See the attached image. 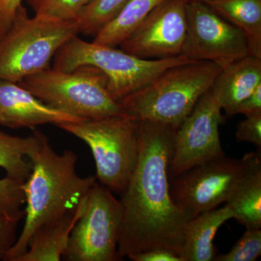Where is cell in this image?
<instances>
[{
  "instance_id": "cell-1",
  "label": "cell",
  "mask_w": 261,
  "mask_h": 261,
  "mask_svg": "<svg viewBox=\"0 0 261 261\" xmlns=\"http://www.w3.org/2000/svg\"><path fill=\"white\" fill-rule=\"evenodd\" d=\"M176 128L140 120V154L120 200V258L154 248L179 254L189 221L172 200L168 175ZM179 256V255H178Z\"/></svg>"
},
{
  "instance_id": "cell-2",
  "label": "cell",
  "mask_w": 261,
  "mask_h": 261,
  "mask_svg": "<svg viewBox=\"0 0 261 261\" xmlns=\"http://www.w3.org/2000/svg\"><path fill=\"white\" fill-rule=\"evenodd\" d=\"M28 158L32 172L22 185L25 222L5 261H17L25 253L33 234L41 226L76 210L97 182L96 176H80L75 169L76 154L72 150L58 153L42 132L39 145Z\"/></svg>"
},
{
  "instance_id": "cell-3",
  "label": "cell",
  "mask_w": 261,
  "mask_h": 261,
  "mask_svg": "<svg viewBox=\"0 0 261 261\" xmlns=\"http://www.w3.org/2000/svg\"><path fill=\"white\" fill-rule=\"evenodd\" d=\"M222 68L209 61H193L168 68L119 102L127 114L160 122L177 129Z\"/></svg>"
},
{
  "instance_id": "cell-4",
  "label": "cell",
  "mask_w": 261,
  "mask_h": 261,
  "mask_svg": "<svg viewBox=\"0 0 261 261\" xmlns=\"http://www.w3.org/2000/svg\"><path fill=\"white\" fill-rule=\"evenodd\" d=\"M79 34L76 20L30 18L20 5L10 28L0 37V80L18 83L49 68L58 49Z\"/></svg>"
},
{
  "instance_id": "cell-5",
  "label": "cell",
  "mask_w": 261,
  "mask_h": 261,
  "mask_svg": "<svg viewBox=\"0 0 261 261\" xmlns=\"http://www.w3.org/2000/svg\"><path fill=\"white\" fill-rule=\"evenodd\" d=\"M108 82L102 70L84 65L70 72L46 68L17 84L48 106L83 119L127 114L110 94Z\"/></svg>"
},
{
  "instance_id": "cell-6",
  "label": "cell",
  "mask_w": 261,
  "mask_h": 261,
  "mask_svg": "<svg viewBox=\"0 0 261 261\" xmlns=\"http://www.w3.org/2000/svg\"><path fill=\"white\" fill-rule=\"evenodd\" d=\"M89 146L99 184L121 194L128 185L140 154V120L128 114L87 119L57 126Z\"/></svg>"
},
{
  "instance_id": "cell-7",
  "label": "cell",
  "mask_w": 261,
  "mask_h": 261,
  "mask_svg": "<svg viewBox=\"0 0 261 261\" xmlns=\"http://www.w3.org/2000/svg\"><path fill=\"white\" fill-rule=\"evenodd\" d=\"M53 60V69L60 71L70 72L84 65L102 70L109 80L110 94L118 102L168 68L194 61L182 55L168 59H141L122 49L86 42L78 35L65 42Z\"/></svg>"
},
{
  "instance_id": "cell-8",
  "label": "cell",
  "mask_w": 261,
  "mask_h": 261,
  "mask_svg": "<svg viewBox=\"0 0 261 261\" xmlns=\"http://www.w3.org/2000/svg\"><path fill=\"white\" fill-rule=\"evenodd\" d=\"M257 152L242 159L226 155L200 163L170 180V193L189 219L226 203L236 191Z\"/></svg>"
},
{
  "instance_id": "cell-9",
  "label": "cell",
  "mask_w": 261,
  "mask_h": 261,
  "mask_svg": "<svg viewBox=\"0 0 261 261\" xmlns=\"http://www.w3.org/2000/svg\"><path fill=\"white\" fill-rule=\"evenodd\" d=\"M122 206L113 192L97 183L87 194L83 213L70 233L62 259L118 261Z\"/></svg>"
},
{
  "instance_id": "cell-10",
  "label": "cell",
  "mask_w": 261,
  "mask_h": 261,
  "mask_svg": "<svg viewBox=\"0 0 261 261\" xmlns=\"http://www.w3.org/2000/svg\"><path fill=\"white\" fill-rule=\"evenodd\" d=\"M182 56L224 68L250 56L245 34L204 3L187 4V34Z\"/></svg>"
},
{
  "instance_id": "cell-11",
  "label": "cell",
  "mask_w": 261,
  "mask_h": 261,
  "mask_svg": "<svg viewBox=\"0 0 261 261\" xmlns=\"http://www.w3.org/2000/svg\"><path fill=\"white\" fill-rule=\"evenodd\" d=\"M224 121L221 108L209 89L176 130L168 169L169 178L225 155L219 135L220 125Z\"/></svg>"
},
{
  "instance_id": "cell-12",
  "label": "cell",
  "mask_w": 261,
  "mask_h": 261,
  "mask_svg": "<svg viewBox=\"0 0 261 261\" xmlns=\"http://www.w3.org/2000/svg\"><path fill=\"white\" fill-rule=\"evenodd\" d=\"M187 0H164L120 44L144 60L181 56L187 34Z\"/></svg>"
},
{
  "instance_id": "cell-13",
  "label": "cell",
  "mask_w": 261,
  "mask_h": 261,
  "mask_svg": "<svg viewBox=\"0 0 261 261\" xmlns=\"http://www.w3.org/2000/svg\"><path fill=\"white\" fill-rule=\"evenodd\" d=\"M0 111L15 128H30L84 121L42 102L30 92L14 82L0 80Z\"/></svg>"
},
{
  "instance_id": "cell-14",
  "label": "cell",
  "mask_w": 261,
  "mask_h": 261,
  "mask_svg": "<svg viewBox=\"0 0 261 261\" xmlns=\"http://www.w3.org/2000/svg\"><path fill=\"white\" fill-rule=\"evenodd\" d=\"M260 85L261 59L248 56L222 68L210 90L221 110L231 117L239 105Z\"/></svg>"
},
{
  "instance_id": "cell-15",
  "label": "cell",
  "mask_w": 261,
  "mask_h": 261,
  "mask_svg": "<svg viewBox=\"0 0 261 261\" xmlns=\"http://www.w3.org/2000/svg\"><path fill=\"white\" fill-rule=\"evenodd\" d=\"M234 214L226 203L221 208L205 211L189 220L184 228L179 257L182 261H214L217 256L214 240L219 228Z\"/></svg>"
},
{
  "instance_id": "cell-16",
  "label": "cell",
  "mask_w": 261,
  "mask_h": 261,
  "mask_svg": "<svg viewBox=\"0 0 261 261\" xmlns=\"http://www.w3.org/2000/svg\"><path fill=\"white\" fill-rule=\"evenodd\" d=\"M86 198L76 210L41 226L33 234L27 252L17 261L61 260L70 233L83 213Z\"/></svg>"
},
{
  "instance_id": "cell-17",
  "label": "cell",
  "mask_w": 261,
  "mask_h": 261,
  "mask_svg": "<svg viewBox=\"0 0 261 261\" xmlns=\"http://www.w3.org/2000/svg\"><path fill=\"white\" fill-rule=\"evenodd\" d=\"M207 5L245 34L250 56L261 59V0H214Z\"/></svg>"
},
{
  "instance_id": "cell-18",
  "label": "cell",
  "mask_w": 261,
  "mask_h": 261,
  "mask_svg": "<svg viewBox=\"0 0 261 261\" xmlns=\"http://www.w3.org/2000/svg\"><path fill=\"white\" fill-rule=\"evenodd\" d=\"M233 219L247 228L261 227V159L257 152L247 174L226 202Z\"/></svg>"
},
{
  "instance_id": "cell-19",
  "label": "cell",
  "mask_w": 261,
  "mask_h": 261,
  "mask_svg": "<svg viewBox=\"0 0 261 261\" xmlns=\"http://www.w3.org/2000/svg\"><path fill=\"white\" fill-rule=\"evenodd\" d=\"M163 1L164 0H129L119 14L94 36L93 42L108 47L119 46Z\"/></svg>"
},
{
  "instance_id": "cell-20",
  "label": "cell",
  "mask_w": 261,
  "mask_h": 261,
  "mask_svg": "<svg viewBox=\"0 0 261 261\" xmlns=\"http://www.w3.org/2000/svg\"><path fill=\"white\" fill-rule=\"evenodd\" d=\"M42 132L34 130L27 137H16L0 130V168L8 177L25 181L32 172L30 160L24 159L37 148Z\"/></svg>"
},
{
  "instance_id": "cell-21",
  "label": "cell",
  "mask_w": 261,
  "mask_h": 261,
  "mask_svg": "<svg viewBox=\"0 0 261 261\" xmlns=\"http://www.w3.org/2000/svg\"><path fill=\"white\" fill-rule=\"evenodd\" d=\"M129 0H92L76 19L80 34L95 36L113 20Z\"/></svg>"
},
{
  "instance_id": "cell-22",
  "label": "cell",
  "mask_w": 261,
  "mask_h": 261,
  "mask_svg": "<svg viewBox=\"0 0 261 261\" xmlns=\"http://www.w3.org/2000/svg\"><path fill=\"white\" fill-rule=\"evenodd\" d=\"M92 0H25L36 15L64 20H76L82 10Z\"/></svg>"
},
{
  "instance_id": "cell-23",
  "label": "cell",
  "mask_w": 261,
  "mask_h": 261,
  "mask_svg": "<svg viewBox=\"0 0 261 261\" xmlns=\"http://www.w3.org/2000/svg\"><path fill=\"white\" fill-rule=\"evenodd\" d=\"M261 255L260 228H247L243 236L227 253L217 255L216 261H254Z\"/></svg>"
},
{
  "instance_id": "cell-24",
  "label": "cell",
  "mask_w": 261,
  "mask_h": 261,
  "mask_svg": "<svg viewBox=\"0 0 261 261\" xmlns=\"http://www.w3.org/2000/svg\"><path fill=\"white\" fill-rule=\"evenodd\" d=\"M23 182L7 176L0 179V216L25 215L22 209L25 203Z\"/></svg>"
},
{
  "instance_id": "cell-25",
  "label": "cell",
  "mask_w": 261,
  "mask_h": 261,
  "mask_svg": "<svg viewBox=\"0 0 261 261\" xmlns=\"http://www.w3.org/2000/svg\"><path fill=\"white\" fill-rule=\"evenodd\" d=\"M24 214L0 216V260H4L16 242L17 228Z\"/></svg>"
},
{
  "instance_id": "cell-26",
  "label": "cell",
  "mask_w": 261,
  "mask_h": 261,
  "mask_svg": "<svg viewBox=\"0 0 261 261\" xmlns=\"http://www.w3.org/2000/svg\"><path fill=\"white\" fill-rule=\"evenodd\" d=\"M236 140L253 144L261 148V113L247 116L237 125Z\"/></svg>"
},
{
  "instance_id": "cell-27",
  "label": "cell",
  "mask_w": 261,
  "mask_h": 261,
  "mask_svg": "<svg viewBox=\"0 0 261 261\" xmlns=\"http://www.w3.org/2000/svg\"><path fill=\"white\" fill-rule=\"evenodd\" d=\"M134 261H182L178 254L164 248H154L128 255Z\"/></svg>"
},
{
  "instance_id": "cell-28",
  "label": "cell",
  "mask_w": 261,
  "mask_h": 261,
  "mask_svg": "<svg viewBox=\"0 0 261 261\" xmlns=\"http://www.w3.org/2000/svg\"><path fill=\"white\" fill-rule=\"evenodd\" d=\"M21 5L22 0H0V32L3 34L10 28Z\"/></svg>"
},
{
  "instance_id": "cell-29",
  "label": "cell",
  "mask_w": 261,
  "mask_h": 261,
  "mask_svg": "<svg viewBox=\"0 0 261 261\" xmlns=\"http://www.w3.org/2000/svg\"><path fill=\"white\" fill-rule=\"evenodd\" d=\"M261 113V85L243 102L239 105L235 115L243 114L246 117Z\"/></svg>"
},
{
  "instance_id": "cell-30",
  "label": "cell",
  "mask_w": 261,
  "mask_h": 261,
  "mask_svg": "<svg viewBox=\"0 0 261 261\" xmlns=\"http://www.w3.org/2000/svg\"><path fill=\"white\" fill-rule=\"evenodd\" d=\"M0 125L15 128L14 125L13 124V123L3 114L1 111H0Z\"/></svg>"
},
{
  "instance_id": "cell-31",
  "label": "cell",
  "mask_w": 261,
  "mask_h": 261,
  "mask_svg": "<svg viewBox=\"0 0 261 261\" xmlns=\"http://www.w3.org/2000/svg\"><path fill=\"white\" fill-rule=\"evenodd\" d=\"M187 3L190 2H198V3H204L207 4V3H211V2L214 1V0H187Z\"/></svg>"
},
{
  "instance_id": "cell-32",
  "label": "cell",
  "mask_w": 261,
  "mask_h": 261,
  "mask_svg": "<svg viewBox=\"0 0 261 261\" xmlns=\"http://www.w3.org/2000/svg\"><path fill=\"white\" fill-rule=\"evenodd\" d=\"M2 34H3V33H2L1 32H0V37H1Z\"/></svg>"
}]
</instances>
